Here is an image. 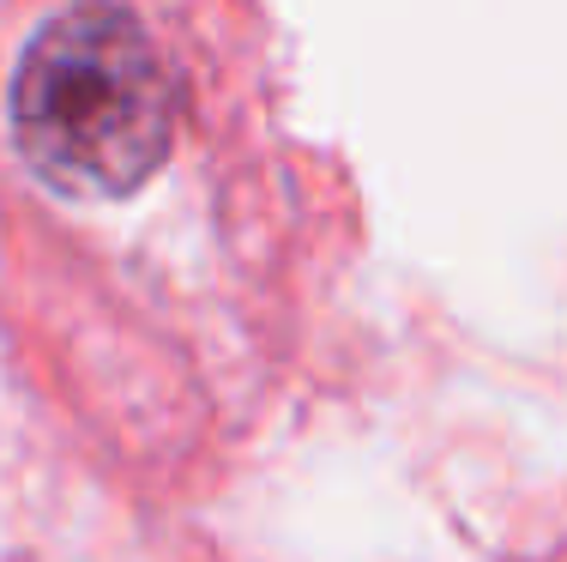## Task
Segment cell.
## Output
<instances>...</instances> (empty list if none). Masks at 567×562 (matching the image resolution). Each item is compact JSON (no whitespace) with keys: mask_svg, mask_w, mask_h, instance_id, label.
<instances>
[{"mask_svg":"<svg viewBox=\"0 0 567 562\" xmlns=\"http://www.w3.org/2000/svg\"><path fill=\"white\" fill-rule=\"evenodd\" d=\"M12 133L61 194H133L175 140V85L140 19L110 0L49 19L12 79Z\"/></svg>","mask_w":567,"mask_h":562,"instance_id":"6da1fadb","label":"cell"}]
</instances>
